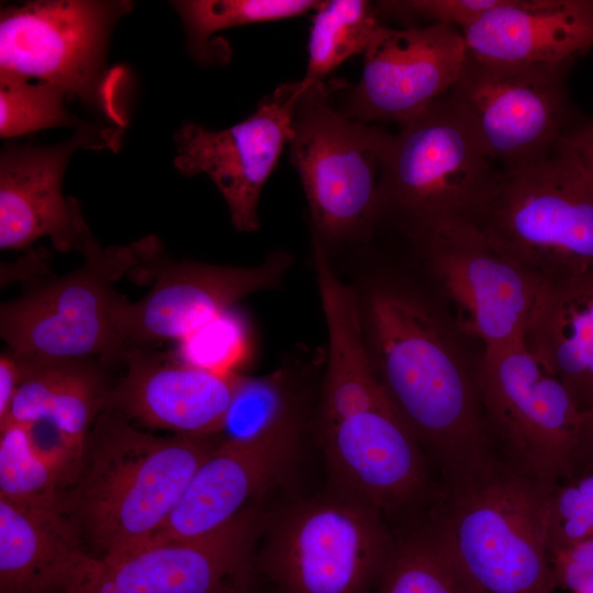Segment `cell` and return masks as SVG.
<instances>
[{
  "label": "cell",
  "instance_id": "cell-34",
  "mask_svg": "<svg viewBox=\"0 0 593 593\" xmlns=\"http://www.w3.org/2000/svg\"><path fill=\"white\" fill-rule=\"evenodd\" d=\"M500 0H404L376 3L380 18L395 16L403 21H429L462 30L477 21Z\"/></svg>",
  "mask_w": 593,
  "mask_h": 593
},
{
  "label": "cell",
  "instance_id": "cell-22",
  "mask_svg": "<svg viewBox=\"0 0 593 593\" xmlns=\"http://www.w3.org/2000/svg\"><path fill=\"white\" fill-rule=\"evenodd\" d=\"M18 354L22 379L3 425L45 421L87 448L97 418L109 405L111 371L120 365L99 357Z\"/></svg>",
  "mask_w": 593,
  "mask_h": 593
},
{
  "label": "cell",
  "instance_id": "cell-38",
  "mask_svg": "<svg viewBox=\"0 0 593 593\" xmlns=\"http://www.w3.org/2000/svg\"><path fill=\"white\" fill-rule=\"evenodd\" d=\"M589 473H593V405L581 413L579 439L571 479Z\"/></svg>",
  "mask_w": 593,
  "mask_h": 593
},
{
  "label": "cell",
  "instance_id": "cell-29",
  "mask_svg": "<svg viewBox=\"0 0 593 593\" xmlns=\"http://www.w3.org/2000/svg\"><path fill=\"white\" fill-rule=\"evenodd\" d=\"M316 0H181L171 5L186 29L188 48L199 61H210V37L226 29L279 21L313 12Z\"/></svg>",
  "mask_w": 593,
  "mask_h": 593
},
{
  "label": "cell",
  "instance_id": "cell-30",
  "mask_svg": "<svg viewBox=\"0 0 593 593\" xmlns=\"http://www.w3.org/2000/svg\"><path fill=\"white\" fill-rule=\"evenodd\" d=\"M65 481L33 445L25 426H0V497L13 502L61 505ZM63 506V505H61Z\"/></svg>",
  "mask_w": 593,
  "mask_h": 593
},
{
  "label": "cell",
  "instance_id": "cell-35",
  "mask_svg": "<svg viewBox=\"0 0 593 593\" xmlns=\"http://www.w3.org/2000/svg\"><path fill=\"white\" fill-rule=\"evenodd\" d=\"M555 585L572 593H593V539L550 555Z\"/></svg>",
  "mask_w": 593,
  "mask_h": 593
},
{
  "label": "cell",
  "instance_id": "cell-17",
  "mask_svg": "<svg viewBox=\"0 0 593 593\" xmlns=\"http://www.w3.org/2000/svg\"><path fill=\"white\" fill-rule=\"evenodd\" d=\"M321 430L338 491L382 515L409 511L430 496L443 500L424 450L388 399Z\"/></svg>",
  "mask_w": 593,
  "mask_h": 593
},
{
  "label": "cell",
  "instance_id": "cell-28",
  "mask_svg": "<svg viewBox=\"0 0 593 593\" xmlns=\"http://www.w3.org/2000/svg\"><path fill=\"white\" fill-rule=\"evenodd\" d=\"M376 3L366 0L321 1L313 11L305 85L323 81L347 58L363 54L383 26Z\"/></svg>",
  "mask_w": 593,
  "mask_h": 593
},
{
  "label": "cell",
  "instance_id": "cell-16",
  "mask_svg": "<svg viewBox=\"0 0 593 593\" xmlns=\"http://www.w3.org/2000/svg\"><path fill=\"white\" fill-rule=\"evenodd\" d=\"M123 128L93 125L51 146L5 145L0 154V248L22 249L49 237L56 250L81 253L94 236L78 201L63 194L71 156L80 148L116 150Z\"/></svg>",
  "mask_w": 593,
  "mask_h": 593
},
{
  "label": "cell",
  "instance_id": "cell-20",
  "mask_svg": "<svg viewBox=\"0 0 593 593\" xmlns=\"http://www.w3.org/2000/svg\"><path fill=\"white\" fill-rule=\"evenodd\" d=\"M460 32L471 59L567 69L593 47V1L500 0Z\"/></svg>",
  "mask_w": 593,
  "mask_h": 593
},
{
  "label": "cell",
  "instance_id": "cell-11",
  "mask_svg": "<svg viewBox=\"0 0 593 593\" xmlns=\"http://www.w3.org/2000/svg\"><path fill=\"white\" fill-rule=\"evenodd\" d=\"M133 246L138 260L128 276L150 289L136 302L118 299L114 323L125 348L179 342L246 295L278 287L292 261L283 251L251 267L177 260L153 235Z\"/></svg>",
  "mask_w": 593,
  "mask_h": 593
},
{
  "label": "cell",
  "instance_id": "cell-9",
  "mask_svg": "<svg viewBox=\"0 0 593 593\" xmlns=\"http://www.w3.org/2000/svg\"><path fill=\"white\" fill-rule=\"evenodd\" d=\"M393 542L377 508L338 491L281 513L258 566L280 593H366Z\"/></svg>",
  "mask_w": 593,
  "mask_h": 593
},
{
  "label": "cell",
  "instance_id": "cell-6",
  "mask_svg": "<svg viewBox=\"0 0 593 593\" xmlns=\"http://www.w3.org/2000/svg\"><path fill=\"white\" fill-rule=\"evenodd\" d=\"M473 224L542 282L593 268V188L555 153L502 171Z\"/></svg>",
  "mask_w": 593,
  "mask_h": 593
},
{
  "label": "cell",
  "instance_id": "cell-7",
  "mask_svg": "<svg viewBox=\"0 0 593 593\" xmlns=\"http://www.w3.org/2000/svg\"><path fill=\"white\" fill-rule=\"evenodd\" d=\"M134 3L126 0H37L0 12V74L52 83L118 127L115 93L123 72L107 66L111 33Z\"/></svg>",
  "mask_w": 593,
  "mask_h": 593
},
{
  "label": "cell",
  "instance_id": "cell-18",
  "mask_svg": "<svg viewBox=\"0 0 593 593\" xmlns=\"http://www.w3.org/2000/svg\"><path fill=\"white\" fill-rule=\"evenodd\" d=\"M301 88L300 81L280 85L260 100L251 115L225 130L189 123L174 134L175 167L189 177L206 175L239 232L259 227L260 193L288 143L292 108Z\"/></svg>",
  "mask_w": 593,
  "mask_h": 593
},
{
  "label": "cell",
  "instance_id": "cell-37",
  "mask_svg": "<svg viewBox=\"0 0 593 593\" xmlns=\"http://www.w3.org/2000/svg\"><path fill=\"white\" fill-rule=\"evenodd\" d=\"M21 379L19 354L7 347L0 355V426L8 421Z\"/></svg>",
  "mask_w": 593,
  "mask_h": 593
},
{
  "label": "cell",
  "instance_id": "cell-13",
  "mask_svg": "<svg viewBox=\"0 0 593 593\" xmlns=\"http://www.w3.org/2000/svg\"><path fill=\"white\" fill-rule=\"evenodd\" d=\"M412 240L454 303L463 332L484 349L524 342L545 282L472 223L439 226Z\"/></svg>",
  "mask_w": 593,
  "mask_h": 593
},
{
  "label": "cell",
  "instance_id": "cell-23",
  "mask_svg": "<svg viewBox=\"0 0 593 593\" xmlns=\"http://www.w3.org/2000/svg\"><path fill=\"white\" fill-rule=\"evenodd\" d=\"M85 553L61 505L0 497V593H64Z\"/></svg>",
  "mask_w": 593,
  "mask_h": 593
},
{
  "label": "cell",
  "instance_id": "cell-1",
  "mask_svg": "<svg viewBox=\"0 0 593 593\" xmlns=\"http://www.w3.org/2000/svg\"><path fill=\"white\" fill-rule=\"evenodd\" d=\"M368 313L377 379L439 475L444 494L484 478L499 459L477 376L448 329L421 301L393 289L374 291Z\"/></svg>",
  "mask_w": 593,
  "mask_h": 593
},
{
  "label": "cell",
  "instance_id": "cell-27",
  "mask_svg": "<svg viewBox=\"0 0 593 593\" xmlns=\"http://www.w3.org/2000/svg\"><path fill=\"white\" fill-rule=\"evenodd\" d=\"M373 589V593H482L427 522L394 538Z\"/></svg>",
  "mask_w": 593,
  "mask_h": 593
},
{
  "label": "cell",
  "instance_id": "cell-10",
  "mask_svg": "<svg viewBox=\"0 0 593 593\" xmlns=\"http://www.w3.org/2000/svg\"><path fill=\"white\" fill-rule=\"evenodd\" d=\"M85 260L59 277L35 280L0 306V335L7 347L46 357H99L122 366L126 350L114 323L120 298L114 284L137 265L130 245L102 247L93 238Z\"/></svg>",
  "mask_w": 593,
  "mask_h": 593
},
{
  "label": "cell",
  "instance_id": "cell-12",
  "mask_svg": "<svg viewBox=\"0 0 593 593\" xmlns=\"http://www.w3.org/2000/svg\"><path fill=\"white\" fill-rule=\"evenodd\" d=\"M564 72L468 57L447 97L485 156L511 170L550 156L570 126Z\"/></svg>",
  "mask_w": 593,
  "mask_h": 593
},
{
  "label": "cell",
  "instance_id": "cell-32",
  "mask_svg": "<svg viewBox=\"0 0 593 593\" xmlns=\"http://www.w3.org/2000/svg\"><path fill=\"white\" fill-rule=\"evenodd\" d=\"M247 349L245 324L231 309L180 339L175 356L193 367L236 372Z\"/></svg>",
  "mask_w": 593,
  "mask_h": 593
},
{
  "label": "cell",
  "instance_id": "cell-3",
  "mask_svg": "<svg viewBox=\"0 0 593 593\" xmlns=\"http://www.w3.org/2000/svg\"><path fill=\"white\" fill-rule=\"evenodd\" d=\"M555 485L499 461L445 495L427 523L482 593H552L547 517Z\"/></svg>",
  "mask_w": 593,
  "mask_h": 593
},
{
  "label": "cell",
  "instance_id": "cell-5",
  "mask_svg": "<svg viewBox=\"0 0 593 593\" xmlns=\"http://www.w3.org/2000/svg\"><path fill=\"white\" fill-rule=\"evenodd\" d=\"M300 82L290 121V158L309 204L313 243L328 251L331 245L363 236L377 220L391 134L340 114L323 81Z\"/></svg>",
  "mask_w": 593,
  "mask_h": 593
},
{
  "label": "cell",
  "instance_id": "cell-8",
  "mask_svg": "<svg viewBox=\"0 0 593 593\" xmlns=\"http://www.w3.org/2000/svg\"><path fill=\"white\" fill-rule=\"evenodd\" d=\"M477 383L499 461L551 484L570 480L582 412L545 361L524 342L484 349Z\"/></svg>",
  "mask_w": 593,
  "mask_h": 593
},
{
  "label": "cell",
  "instance_id": "cell-14",
  "mask_svg": "<svg viewBox=\"0 0 593 593\" xmlns=\"http://www.w3.org/2000/svg\"><path fill=\"white\" fill-rule=\"evenodd\" d=\"M258 526L247 510L206 537L148 542L113 558L86 552L64 593H244Z\"/></svg>",
  "mask_w": 593,
  "mask_h": 593
},
{
  "label": "cell",
  "instance_id": "cell-4",
  "mask_svg": "<svg viewBox=\"0 0 593 593\" xmlns=\"http://www.w3.org/2000/svg\"><path fill=\"white\" fill-rule=\"evenodd\" d=\"M501 172L445 96L390 135L378 216L391 215L411 239L444 225L473 224Z\"/></svg>",
  "mask_w": 593,
  "mask_h": 593
},
{
  "label": "cell",
  "instance_id": "cell-15",
  "mask_svg": "<svg viewBox=\"0 0 593 593\" xmlns=\"http://www.w3.org/2000/svg\"><path fill=\"white\" fill-rule=\"evenodd\" d=\"M363 56L359 81L337 88L334 105L367 124L410 121L449 93L468 60L460 30L447 24L383 25Z\"/></svg>",
  "mask_w": 593,
  "mask_h": 593
},
{
  "label": "cell",
  "instance_id": "cell-36",
  "mask_svg": "<svg viewBox=\"0 0 593 593\" xmlns=\"http://www.w3.org/2000/svg\"><path fill=\"white\" fill-rule=\"evenodd\" d=\"M553 153L569 161L593 188V120L569 126Z\"/></svg>",
  "mask_w": 593,
  "mask_h": 593
},
{
  "label": "cell",
  "instance_id": "cell-31",
  "mask_svg": "<svg viewBox=\"0 0 593 593\" xmlns=\"http://www.w3.org/2000/svg\"><path fill=\"white\" fill-rule=\"evenodd\" d=\"M65 92L48 82L0 74V136L13 138L52 127L89 128L66 108Z\"/></svg>",
  "mask_w": 593,
  "mask_h": 593
},
{
  "label": "cell",
  "instance_id": "cell-2",
  "mask_svg": "<svg viewBox=\"0 0 593 593\" xmlns=\"http://www.w3.org/2000/svg\"><path fill=\"white\" fill-rule=\"evenodd\" d=\"M214 436H155L118 411L97 418L64 511L99 551L113 558L145 545L165 524L191 477L216 448Z\"/></svg>",
  "mask_w": 593,
  "mask_h": 593
},
{
  "label": "cell",
  "instance_id": "cell-33",
  "mask_svg": "<svg viewBox=\"0 0 593 593\" xmlns=\"http://www.w3.org/2000/svg\"><path fill=\"white\" fill-rule=\"evenodd\" d=\"M588 539H593V473L556 484L547 517L549 556Z\"/></svg>",
  "mask_w": 593,
  "mask_h": 593
},
{
  "label": "cell",
  "instance_id": "cell-19",
  "mask_svg": "<svg viewBox=\"0 0 593 593\" xmlns=\"http://www.w3.org/2000/svg\"><path fill=\"white\" fill-rule=\"evenodd\" d=\"M123 376L108 409L152 428L189 436H217L242 374L180 361L152 347L126 348Z\"/></svg>",
  "mask_w": 593,
  "mask_h": 593
},
{
  "label": "cell",
  "instance_id": "cell-25",
  "mask_svg": "<svg viewBox=\"0 0 593 593\" xmlns=\"http://www.w3.org/2000/svg\"><path fill=\"white\" fill-rule=\"evenodd\" d=\"M571 392L593 405V268L545 282L524 339Z\"/></svg>",
  "mask_w": 593,
  "mask_h": 593
},
{
  "label": "cell",
  "instance_id": "cell-24",
  "mask_svg": "<svg viewBox=\"0 0 593 593\" xmlns=\"http://www.w3.org/2000/svg\"><path fill=\"white\" fill-rule=\"evenodd\" d=\"M313 255L329 348L320 410L321 426H325L387 396L371 363L353 290L336 276L328 253L317 243H313Z\"/></svg>",
  "mask_w": 593,
  "mask_h": 593
},
{
  "label": "cell",
  "instance_id": "cell-26",
  "mask_svg": "<svg viewBox=\"0 0 593 593\" xmlns=\"http://www.w3.org/2000/svg\"><path fill=\"white\" fill-rule=\"evenodd\" d=\"M217 436L240 445L298 449L300 422L289 374H242Z\"/></svg>",
  "mask_w": 593,
  "mask_h": 593
},
{
  "label": "cell",
  "instance_id": "cell-21",
  "mask_svg": "<svg viewBox=\"0 0 593 593\" xmlns=\"http://www.w3.org/2000/svg\"><path fill=\"white\" fill-rule=\"evenodd\" d=\"M295 455L293 448L220 440L191 477L165 524L146 544L197 539L221 532L247 511L253 497L288 471Z\"/></svg>",
  "mask_w": 593,
  "mask_h": 593
}]
</instances>
